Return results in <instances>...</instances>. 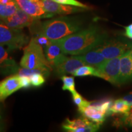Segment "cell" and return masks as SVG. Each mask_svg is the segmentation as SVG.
Masks as SVG:
<instances>
[{
	"mask_svg": "<svg viewBox=\"0 0 132 132\" xmlns=\"http://www.w3.org/2000/svg\"><path fill=\"white\" fill-rule=\"evenodd\" d=\"M108 39L107 34L96 26L81 29L67 37L52 40L66 54L78 55L92 50Z\"/></svg>",
	"mask_w": 132,
	"mask_h": 132,
	"instance_id": "6da1fadb",
	"label": "cell"
},
{
	"mask_svg": "<svg viewBox=\"0 0 132 132\" xmlns=\"http://www.w3.org/2000/svg\"><path fill=\"white\" fill-rule=\"evenodd\" d=\"M82 21L76 16H59L40 21L36 20L29 26L34 35H42L50 40H57L67 37L82 29Z\"/></svg>",
	"mask_w": 132,
	"mask_h": 132,
	"instance_id": "7a4b0ae2",
	"label": "cell"
},
{
	"mask_svg": "<svg viewBox=\"0 0 132 132\" xmlns=\"http://www.w3.org/2000/svg\"><path fill=\"white\" fill-rule=\"evenodd\" d=\"M23 54L20 65L28 69H39L52 71L53 69L46 59L43 48L32 37L23 48Z\"/></svg>",
	"mask_w": 132,
	"mask_h": 132,
	"instance_id": "3957f363",
	"label": "cell"
},
{
	"mask_svg": "<svg viewBox=\"0 0 132 132\" xmlns=\"http://www.w3.org/2000/svg\"><path fill=\"white\" fill-rule=\"evenodd\" d=\"M29 41V37L21 29L11 28L0 21V45H7L15 50L23 48Z\"/></svg>",
	"mask_w": 132,
	"mask_h": 132,
	"instance_id": "277c9868",
	"label": "cell"
},
{
	"mask_svg": "<svg viewBox=\"0 0 132 132\" xmlns=\"http://www.w3.org/2000/svg\"><path fill=\"white\" fill-rule=\"evenodd\" d=\"M113 103V101L110 99L97 102H91L80 113L89 120L102 125L105 121L106 116L110 115V109Z\"/></svg>",
	"mask_w": 132,
	"mask_h": 132,
	"instance_id": "5b68a950",
	"label": "cell"
},
{
	"mask_svg": "<svg viewBox=\"0 0 132 132\" xmlns=\"http://www.w3.org/2000/svg\"><path fill=\"white\" fill-rule=\"evenodd\" d=\"M132 48V43L118 39L106 40L94 49L103 54L106 59L122 56Z\"/></svg>",
	"mask_w": 132,
	"mask_h": 132,
	"instance_id": "8992f818",
	"label": "cell"
},
{
	"mask_svg": "<svg viewBox=\"0 0 132 132\" xmlns=\"http://www.w3.org/2000/svg\"><path fill=\"white\" fill-rule=\"evenodd\" d=\"M120 56L107 60L101 64L97 69L102 75V78L114 85H119Z\"/></svg>",
	"mask_w": 132,
	"mask_h": 132,
	"instance_id": "52a82bcc",
	"label": "cell"
},
{
	"mask_svg": "<svg viewBox=\"0 0 132 132\" xmlns=\"http://www.w3.org/2000/svg\"><path fill=\"white\" fill-rule=\"evenodd\" d=\"M100 126L83 116L73 120L67 118L62 125L63 129L69 132H94L98 130Z\"/></svg>",
	"mask_w": 132,
	"mask_h": 132,
	"instance_id": "ba28073f",
	"label": "cell"
},
{
	"mask_svg": "<svg viewBox=\"0 0 132 132\" xmlns=\"http://www.w3.org/2000/svg\"><path fill=\"white\" fill-rule=\"evenodd\" d=\"M13 51L7 45H0V75L16 74L20 67L10 53Z\"/></svg>",
	"mask_w": 132,
	"mask_h": 132,
	"instance_id": "9c48e42d",
	"label": "cell"
},
{
	"mask_svg": "<svg viewBox=\"0 0 132 132\" xmlns=\"http://www.w3.org/2000/svg\"><path fill=\"white\" fill-rule=\"evenodd\" d=\"M20 9L31 16L40 18L51 17L53 14L47 13L44 9L42 0H14Z\"/></svg>",
	"mask_w": 132,
	"mask_h": 132,
	"instance_id": "30bf717a",
	"label": "cell"
},
{
	"mask_svg": "<svg viewBox=\"0 0 132 132\" xmlns=\"http://www.w3.org/2000/svg\"><path fill=\"white\" fill-rule=\"evenodd\" d=\"M37 19L19 8L13 15L1 21L11 28L22 29L29 27Z\"/></svg>",
	"mask_w": 132,
	"mask_h": 132,
	"instance_id": "8fae6325",
	"label": "cell"
},
{
	"mask_svg": "<svg viewBox=\"0 0 132 132\" xmlns=\"http://www.w3.org/2000/svg\"><path fill=\"white\" fill-rule=\"evenodd\" d=\"M85 65L81 60L72 56L67 57V56L61 62L53 67V70L57 76L62 77L67 74H72L78 69L79 67Z\"/></svg>",
	"mask_w": 132,
	"mask_h": 132,
	"instance_id": "7c38bea8",
	"label": "cell"
},
{
	"mask_svg": "<svg viewBox=\"0 0 132 132\" xmlns=\"http://www.w3.org/2000/svg\"><path fill=\"white\" fill-rule=\"evenodd\" d=\"M44 9L47 13L52 14L69 15L84 12L87 9L56 3L53 0H42Z\"/></svg>",
	"mask_w": 132,
	"mask_h": 132,
	"instance_id": "4fadbf2b",
	"label": "cell"
},
{
	"mask_svg": "<svg viewBox=\"0 0 132 132\" xmlns=\"http://www.w3.org/2000/svg\"><path fill=\"white\" fill-rule=\"evenodd\" d=\"M21 89L20 76L13 74L0 81V102H3L10 95Z\"/></svg>",
	"mask_w": 132,
	"mask_h": 132,
	"instance_id": "5bb4252c",
	"label": "cell"
},
{
	"mask_svg": "<svg viewBox=\"0 0 132 132\" xmlns=\"http://www.w3.org/2000/svg\"><path fill=\"white\" fill-rule=\"evenodd\" d=\"M44 53L52 69L54 65L61 61L66 56V54L63 52L61 48L52 40H51L50 44L44 48Z\"/></svg>",
	"mask_w": 132,
	"mask_h": 132,
	"instance_id": "9a60e30c",
	"label": "cell"
},
{
	"mask_svg": "<svg viewBox=\"0 0 132 132\" xmlns=\"http://www.w3.org/2000/svg\"><path fill=\"white\" fill-rule=\"evenodd\" d=\"M132 79V56L130 50L120 57V74L119 82L124 83Z\"/></svg>",
	"mask_w": 132,
	"mask_h": 132,
	"instance_id": "2e32d148",
	"label": "cell"
},
{
	"mask_svg": "<svg viewBox=\"0 0 132 132\" xmlns=\"http://www.w3.org/2000/svg\"><path fill=\"white\" fill-rule=\"evenodd\" d=\"M73 56L81 60L85 64V65H91L96 68L107 60L101 53L94 48L85 53Z\"/></svg>",
	"mask_w": 132,
	"mask_h": 132,
	"instance_id": "e0dca14e",
	"label": "cell"
},
{
	"mask_svg": "<svg viewBox=\"0 0 132 132\" xmlns=\"http://www.w3.org/2000/svg\"><path fill=\"white\" fill-rule=\"evenodd\" d=\"M131 105L123 98L115 100L110 107V114L127 115L131 110Z\"/></svg>",
	"mask_w": 132,
	"mask_h": 132,
	"instance_id": "ac0fdd59",
	"label": "cell"
},
{
	"mask_svg": "<svg viewBox=\"0 0 132 132\" xmlns=\"http://www.w3.org/2000/svg\"><path fill=\"white\" fill-rule=\"evenodd\" d=\"M75 77H86V76H94L102 78L101 73L96 67L89 65H84L79 67L73 73Z\"/></svg>",
	"mask_w": 132,
	"mask_h": 132,
	"instance_id": "d6986e66",
	"label": "cell"
},
{
	"mask_svg": "<svg viewBox=\"0 0 132 132\" xmlns=\"http://www.w3.org/2000/svg\"><path fill=\"white\" fill-rule=\"evenodd\" d=\"M19 8L15 1L7 4L0 3V20H3L13 15Z\"/></svg>",
	"mask_w": 132,
	"mask_h": 132,
	"instance_id": "ffe728a7",
	"label": "cell"
},
{
	"mask_svg": "<svg viewBox=\"0 0 132 132\" xmlns=\"http://www.w3.org/2000/svg\"><path fill=\"white\" fill-rule=\"evenodd\" d=\"M61 80L63 82L62 86V90H69L71 92V94H74L77 92L75 89V84L74 77H69L67 75H63L61 77Z\"/></svg>",
	"mask_w": 132,
	"mask_h": 132,
	"instance_id": "44dd1931",
	"label": "cell"
},
{
	"mask_svg": "<svg viewBox=\"0 0 132 132\" xmlns=\"http://www.w3.org/2000/svg\"><path fill=\"white\" fill-rule=\"evenodd\" d=\"M72 98L73 101L76 105H77L78 107L79 111H81L84 108L88 106L91 102L87 101L80 94L77 92H75L74 94H72Z\"/></svg>",
	"mask_w": 132,
	"mask_h": 132,
	"instance_id": "7402d4cb",
	"label": "cell"
},
{
	"mask_svg": "<svg viewBox=\"0 0 132 132\" xmlns=\"http://www.w3.org/2000/svg\"><path fill=\"white\" fill-rule=\"evenodd\" d=\"M45 76L43 74L38 73H34L29 77L31 82V86L34 87H39L42 86L45 81Z\"/></svg>",
	"mask_w": 132,
	"mask_h": 132,
	"instance_id": "603a6c76",
	"label": "cell"
},
{
	"mask_svg": "<svg viewBox=\"0 0 132 132\" xmlns=\"http://www.w3.org/2000/svg\"><path fill=\"white\" fill-rule=\"evenodd\" d=\"M55 2L60 3V4H65V5H69V6H76V7H80L85 9H89V7L83 3L77 1V0H53Z\"/></svg>",
	"mask_w": 132,
	"mask_h": 132,
	"instance_id": "cb8c5ba5",
	"label": "cell"
},
{
	"mask_svg": "<svg viewBox=\"0 0 132 132\" xmlns=\"http://www.w3.org/2000/svg\"><path fill=\"white\" fill-rule=\"evenodd\" d=\"M34 37V40L38 44H39L43 48H45L47 45H48L51 42L50 39H48L45 36L42 35H35V36H32Z\"/></svg>",
	"mask_w": 132,
	"mask_h": 132,
	"instance_id": "d4e9b609",
	"label": "cell"
},
{
	"mask_svg": "<svg viewBox=\"0 0 132 132\" xmlns=\"http://www.w3.org/2000/svg\"><path fill=\"white\" fill-rule=\"evenodd\" d=\"M20 81L21 88H28L31 86L30 78L28 76H21L20 77Z\"/></svg>",
	"mask_w": 132,
	"mask_h": 132,
	"instance_id": "484cf974",
	"label": "cell"
},
{
	"mask_svg": "<svg viewBox=\"0 0 132 132\" xmlns=\"http://www.w3.org/2000/svg\"><path fill=\"white\" fill-rule=\"evenodd\" d=\"M123 122L126 125H129L130 127H132V106L128 114L125 115L124 118H123Z\"/></svg>",
	"mask_w": 132,
	"mask_h": 132,
	"instance_id": "4316f807",
	"label": "cell"
},
{
	"mask_svg": "<svg viewBox=\"0 0 132 132\" xmlns=\"http://www.w3.org/2000/svg\"><path fill=\"white\" fill-rule=\"evenodd\" d=\"M125 36L129 39H132V23L125 27Z\"/></svg>",
	"mask_w": 132,
	"mask_h": 132,
	"instance_id": "83f0119b",
	"label": "cell"
},
{
	"mask_svg": "<svg viewBox=\"0 0 132 132\" xmlns=\"http://www.w3.org/2000/svg\"><path fill=\"white\" fill-rule=\"evenodd\" d=\"M2 103L3 102H0V122H4V110Z\"/></svg>",
	"mask_w": 132,
	"mask_h": 132,
	"instance_id": "f1b7e54d",
	"label": "cell"
},
{
	"mask_svg": "<svg viewBox=\"0 0 132 132\" xmlns=\"http://www.w3.org/2000/svg\"><path fill=\"white\" fill-rule=\"evenodd\" d=\"M123 100H125V101H127L130 105L132 106V92H130L129 94H128L126 96H125L123 98Z\"/></svg>",
	"mask_w": 132,
	"mask_h": 132,
	"instance_id": "f546056e",
	"label": "cell"
},
{
	"mask_svg": "<svg viewBox=\"0 0 132 132\" xmlns=\"http://www.w3.org/2000/svg\"><path fill=\"white\" fill-rule=\"evenodd\" d=\"M14 0H0V3L3 4H7L14 2Z\"/></svg>",
	"mask_w": 132,
	"mask_h": 132,
	"instance_id": "4dcf8cb0",
	"label": "cell"
},
{
	"mask_svg": "<svg viewBox=\"0 0 132 132\" xmlns=\"http://www.w3.org/2000/svg\"><path fill=\"white\" fill-rule=\"evenodd\" d=\"M5 130V123L4 122H0V131H3Z\"/></svg>",
	"mask_w": 132,
	"mask_h": 132,
	"instance_id": "1f68e13d",
	"label": "cell"
},
{
	"mask_svg": "<svg viewBox=\"0 0 132 132\" xmlns=\"http://www.w3.org/2000/svg\"><path fill=\"white\" fill-rule=\"evenodd\" d=\"M130 53H131V56H132V48L130 50Z\"/></svg>",
	"mask_w": 132,
	"mask_h": 132,
	"instance_id": "d6a6232c",
	"label": "cell"
}]
</instances>
